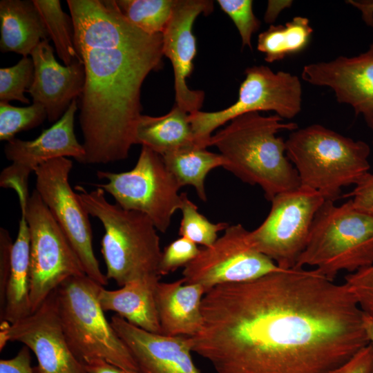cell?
<instances>
[{
    "instance_id": "obj_37",
    "label": "cell",
    "mask_w": 373,
    "mask_h": 373,
    "mask_svg": "<svg viewBox=\"0 0 373 373\" xmlns=\"http://www.w3.org/2000/svg\"><path fill=\"white\" fill-rule=\"evenodd\" d=\"M373 347L370 343L360 350L349 361L329 373H372Z\"/></svg>"
},
{
    "instance_id": "obj_17",
    "label": "cell",
    "mask_w": 373,
    "mask_h": 373,
    "mask_svg": "<svg viewBox=\"0 0 373 373\" xmlns=\"http://www.w3.org/2000/svg\"><path fill=\"white\" fill-rule=\"evenodd\" d=\"M301 77L313 86L330 88L337 102L350 105L373 131V41L357 56L307 64Z\"/></svg>"
},
{
    "instance_id": "obj_41",
    "label": "cell",
    "mask_w": 373,
    "mask_h": 373,
    "mask_svg": "<svg viewBox=\"0 0 373 373\" xmlns=\"http://www.w3.org/2000/svg\"><path fill=\"white\" fill-rule=\"evenodd\" d=\"M291 3V1H269L265 17V21L267 23L273 22L278 15V13L284 8L289 7Z\"/></svg>"
},
{
    "instance_id": "obj_27",
    "label": "cell",
    "mask_w": 373,
    "mask_h": 373,
    "mask_svg": "<svg viewBox=\"0 0 373 373\" xmlns=\"http://www.w3.org/2000/svg\"><path fill=\"white\" fill-rule=\"evenodd\" d=\"M32 1L42 18L49 39L52 40L57 53L64 65L82 61L75 46L72 18L62 10L60 1Z\"/></svg>"
},
{
    "instance_id": "obj_23",
    "label": "cell",
    "mask_w": 373,
    "mask_h": 373,
    "mask_svg": "<svg viewBox=\"0 0 373 373\" xmlns=\"http://www.w3.org/2000/svg\"><path fill=\"white\" fill-rule=\"evenodd\" d=\"M21 218L17 238L13 243L11 267L6 287L5 306L1 321L15 323L32 314L30 299V236L26 218L28 199L20 198Z\"/></svg>"
},
{
    "instance_id": "obj_38",
    "label": "cell",
    "mask_w": 373,
    "mask_h": 373,
    "mask_svg": "<svg viewBox=\"0 0 373 373\" xmlns=\"http://www.w3.org/2000/svg\"><path fill=\"white\" fill-rule=\"evenodd\" d=\"M0 373H34L30 349L25 345L15 357L1 359Z\"/></svg>"
},
{
    "instance_id": "obj_25",
    "label": "cell",
    "mask_w": 373,
    "mask_h": 373,
    "mask_svg": "<svg viewBox=\"0 0 373 373\" xmlns=\"http://www.w3.org/2000/svg\"><path fill=\"white\" fill-rule=\"evenodd\" d=\"M161 156L180 186H193L199 198L204 202L207 201L206 176L211 170L223 166L224 164L220 153L209 151L197 145L183 147Z\"/></svg>"
},
{
    "instance_id": "obj_35",
    "label": "cell",
    "mask_w": 373,
    "mask_h": 373,
    "mask_svg": "<svg viewBox=\"0 0 373 373\" xmlns=\"http://www.w3.org/2000/svg\"><path fill=\"white\" fill-rule=\"evenodd\" d=\"M14 242L7 229H0V314L5 306L6 291L11 267V254Z\"/></svg>"
},
{
    "instance_id": "obj_22",
    "label": "cell",
    "mask_w": 373,
    "mask_h": 373,
    "mask_svg": "<svg viewBox=\"0 0 373 373\" xmlns=\"http://www.w3.org/2000/svg\"><path fill=\"white\" fill-rule=\"evenodd\" d=\"M0 50L23 57L30 55L42 41L50 40L32 0L0 1Z\"/></svg>"
},
{
    "instance_id": "obj_42",
    "label": "cell",
    "mask_w": 373,
    "mask_h": 373,
    "mask_svg": "<svg viewBox=\"0 0 373 373\" xmlns=\"http://www.w3.org/2000/svg\"><path fill=\"white\" fill-rule=\"evenodd\" d=\"M363 325L369 343L373 347V318L363 314Z\"/></svg>"
},
{
    "instance_id": "obj_34",
    "label": "cell",
    "mask_w": 373,
    "mask_h": 373,
    "mask_svg": "<svg viewBox=\"0 0 373 373\" xmlns=\"http://www.w3.org/2000/svg\"><path fill=\"white\" fill-rule=\"evenodd\" d=\"M343 283L363 314L373 318V264L347 274Z\"/></svg>"
},
{
    "instance_id": "obj_4",
    "label": "cell",
    "mask_w": 373,
    "mask_h": 373,
    "mask_svg": "<svg viewBox=\"0 0 373 373\" xmlns=\"http://www.w3.org/2000/svg\"><path fill=\"white\" fill-rule=\"evenodd\" d=\"M80 202L104 229L101 241L108 280L119 287L140 279L161 277L159 266L162 251L157 229L142 213L124 209L109 202L99 187L92 191L76 187Z\"/></svg>"
},
{
    "instance_id": "obj_1",
    "label": "cell",
    "mask_w": 373,
    "mask_h": 373,
    "mask_svg": "<svg viewBox=\"0 0 373 373\" xmlns=\"http://www.w3.org/2000/svg\"><path fill=\"white\" fill-rule=\"evenodd\" d=\"M191 350L216 373H329L370 344L344 284L292 268L216 286Z\"/></svg>"
},
{
    "instance_id": "obj_36",
    "label": "cell",
    "mask_w": 373,
    "mask_h": 373,
    "mask_svg": "<svg viewBox=\"0 0 373 373\" xmlns=\"http://www.w3.org/2000/svg\"><path fill=\"white\" fill-rule=\"evenodd\" d=\"M343 196L352 197V204L356 209L373 215V173H365L353 190Z\"/></svg>"
},
{
    "instance_id": "obj_39",
    "label": "cell",
    "mask_w": 373,
    "mask_h": 373,
    "mask_svg": "<svg viewBox=\"0 0 373 373\" xmlns=\"http://www.w3.org/2000/svg\"><path fill=\"white\" fill-rule=\"evenodd\" d=\"M87 373H127L122 369L103 360L84 365Z\"/></svg>"
},
{
    "instance_id": "obj_20",
    "label": "cell",
    "mask_w": 373,
    "mask_h": 373,
    "mask_svg": "<svg viewBox=\"0 0 373 373\" xmlns=\"http://www.w3.org/2000/svg\"><path fill=\"white\" fill-rule=\"evenodd\" d=\"M205 294L201 285L186 283L182 278L160 281L155 302L162 334L191 337L198 334L203 322L202 303Z\"/></svg>"
},
{
    "instance_id": "obj_33",
    "label": "cell",
    "mask_w": 373,
    "mask_h": 373,
    "mask_svg": "<svg viewBox=\"0 0 373 373\" xmlns=\"http://www.w3.org/2000/svg\"><path fill=\"white\" fill-rule=\"evenodd\" d=\"M200 251L197 245L187 238L180 237L173 240L162 251L159 266L160 276H166L181 267H184Z\"/></svg>"
},
{
    "instance_id": "obj_18",
    "label": "cell",
    "mask_w": 373,
    "mask_h": 373,
    "mask_svg": "<svg viewBox=\"0 0 373 373\" xmlns=\"http://www.w3.org/2000/svg\"><path fill=\"white\" fill-rule=\"evenodd\" d=\"M34 79L28 93L34 103L42 105L49 122H56L74 99L80 97L85 83L84 64L77 61L61 66L54 55L49 40L41 41L32 50Z\"/></svg>"
},
{
    "instance_id": "obj_6",
    "label": "cell",
    "mask_w": 373,
    "mask_h": 373,
    "mask_svg": "<svg viewBox=\"0 0 373 373\" xmlns=\"http://www.w3.org/2000/svg\"><path fill=\"white\" fill-rule=\"evenodd\" d=\"M101 287L83 275L68 278L55 289L66 342L84 365L103 360L127 373H142L129 349L105 317L99 300Z\"/></svg>"
},
{
    "instance_id": "obj_10",
    "label": "cell",
    "mask_w": 373,
    "mask_h": 373,
    "mask_svg": "<svg viewBox=\"0 0 373 373\" xmlns=\"http://www.w3.org/2000/svg\"><path fill=\"white\" fill-rule=\"evenodd\" d=\"M26 218L30 236V299L33 313L64 280L86 274L78 256L35 189L28 198Z\"/></svg>"
},
{
    "instance_id": "obj_40",
    "label": "cell",
    "mask_w": 373,
    "mask_h": 373,
    "mask_svg": "<svg viewBox=\"0 0 373 373\" xmlns=\"http://www.w3.org/2000/svg\"><path fill=\"white\" fill-rule=\"evenodd\" d=\"M347 3L361 10L363 20L367 26H373V1L350 0Z\"/></svg>"
},
{
    "instance_id": "obj_8",
    "label": "cell",
    "mask_w": 373,
    "mask_h": 373,
    "mask_svg": "<svg viewBox=\"0 0 373 373\" xmlns=\"http://www.w3.org/2000/svg\"><path fill=\"white\" fill-rule=\"evenodd\" d=\"M107 180L95 186L113 196L122 208L140 212L152 221L157 231L169 229L173 215L182 204L181 188L159 153L142 146L138 160L130 171L113 173L99 171Z\"/></svg>"
},
{
    "instance_id": "obj_7",
    "label": "cell",
    "mask_w": 373,
    "mask_h": 373,
    "mask_svg": "<svg viewBox=\"0 0 373 373\" xmlns=\"http://www.w3.org/2000/svg\"><path fill=\"white\" fill-rule=\"evenodd\" d=\"M373 264V215L356 209L351 199L340 206L325 200L316 212L307 245L295 266L314 267L330 280Z\"/></svg>"
},
{
    "instance_id": "obj_12",
    "label": "cell",
    "mask_w": 373,
    "mask_h": 373,
    "mask_svg": "<svg viewBox=\"0 0 373 373\" xmlns=\"http://www.w3.org/2000/svg\"><path fill=\"white\" fill-rule=\"evenodd\" d=\"M72 168L68 157L42 164L34 172L35 190L78 256L86 275L105 286L108 280L95 256L89 214L69 182Z\"/></svg>"
},
{
    "instance_id": "obj_30",
    "label": "cell",
    "mask_w": 373,
    "mask_h": 373,
    "mask_svg": "<svg viewBox=\"0 0 373 373\" xmlns=\"http://www.w3.org/2000/svg\"><path fill=\"white\" fill-rule=\"evenodd\" d=\"M47 118L44 107L32 103L25 107H17L8 102H0V140L8 142L17 133L40 125Z\"/></svg>"
},
{
    "instance_id": "obj_14",
    "label": "cell",
    "mask_w": 373,
    "mask_h": 373,
    "mask_svg": "<svg viewBox=\"0 0 373 373\" xmlns=\"http://www.w3.org/2000/svg\"><path fill=\"white\" fill-rule=\"evenodd\" d=\"M8 341L22 343L33 352L37 359L34 373H87L64 335L55 290L28 316L12 324L1 321V351Z\"/></svg>"
},
{
    "instance_id": "obj_9",
    "label": "cell",
    "mask_w": 373,
    "mask_h": 373,
    "mask_svg": "<svg viewBox=\"0 0 373 373\" xmlns=\"http://www.w3.org/2000/svg\"><path fill=\"white\" fill-rule=\"evenodd\" d=\"M302 85L299 78L285 71L274 72L266 66H254L245 70L237 101L223 110L198 111L189 114L195 144L207 148L213 131L241 115L274 111L284 119H292L301 110Z\"/></svg>"
},
{
    "instance_id": "obj_21",
    "label": "cell",
    "mask_w": 373,
    "mask_h": 373,
    "mask_svg": "<svg viewBox=\"0 0 373 373\" xmlns=\"http://www.w3.org/2000/svg\"><path fill=\"white\" fill-rule=\"evenodd\" d=\"M160 279L156 276L137 280L115 290L102 286L99 291L100 305L104 312H114L139 328L162 334L155 302Z\"/></svg>"
},
{
    "instance_id": "obj_15",
    "label": "cell",
    "mask_w": 373,
    "mask_h": 373,
    "mask_svg": "<svg viewBox=\"0 0 373 373\" xmlns=\"http://www.w3.org/2000/svg\"><path fill=\"white\" fill-rule=\"evenodd\" d=\"M78 102L74 99L63 116L33 140L15 138L7 142L4 153L12 163L0 174V186L13 189L18 195H30L28 177L42 164L59 157H72L79 162L84 149L75 134V115Z\"/></svg>"
},
{
    "instance_id": "obj_13",
    "label": "cell",
    "mask_w": 373,
    "mask_h": 373,
    "mask_svg": "<svg viewBox=\"0 0 373 373\" xmlns=\"http://www.w3.org/2000/svg\"><path fill=\"white\" fill-rule=\"evenodd\" d=\"M284 270L252 245L249 231L241 224L229 225L223 235L184 267L186 283L198 284L205 293L225 284L253 280Z\"/></svg>"
},
{
    "instance_id": "obj_19",
    "label": "cell",
    "mask_w": 373,
    "mask_h": 373,
    "mask_svg": "<svg viewBox=\"0 0 373 373\" xmlns=\"http://www.w3.org/2000/svg\"><path fill=\"white\" fill-rule=\"evenodd\" d=\"M111 324L126 345L142 373H201L187 336H168L139 328L117 314Z\"/></svg>"
},
{
    "instance_id": "obj_32",
    "label": "cell",
    "mask_w": 373,
    "mask_h": 373,
    "mask_svg": "<svg viewBox=\"0 0 373 373\" xmlns=\"http://www.w3.org/2000/svg\"><path fill=\"white\" fill-rule=\"evenodd\" d=\"M217 2L236 26L240 35L242 46H247L251 49V37L260 27V21L253 11V1L218 0Z\"/></svg>"
},
{
    "instance_id": "obj_24",
    "label": "cell",
    "mask_w": 373,
    "mask_h": 373,
    "mask_svg": "<svg viewBox=\"0 0 373 373\" xmlns=\"http://www.w3.org/2000/svg\"><path fill=\"white\" fill-rule=\"evenodd\" d=\"M135 144L149 147L160 155L196 145L189 114L176 104L166 115H142L137 123Z\"/></svg>"
},
{
    "instance_id": "obj_2",
    "label": "cell",
    "mask_w": 373,
    "mask_h": 373,
    "mask_svg": "<svg viewBox=\"0 0 373 373\" xmlns=\"http://www.w3.org/2000/svg\"><path fill=\"white\" fill-rule=\"evenodd\" d=\"M74 41L85 70L79 125L85 164L125 160L142 115L141 89L163 67L162 35L128 21L115 0H67Z\"/></svg>"
},
{
    "instance_id": "obj_26",
    "label": "cell",
    "mask_w": 373,
    "mask_h": 373,
    "mask_svg": "<svg viewBox=\"0 0 373 373\" xmlns=\"http://www.w3.org/2000/svg\"><path fill=\"white\" fill-rule=\"evenodd\" d=\"M314 30L307 17L297 16L285 25H270L258 37L257 49L272 63L302 52L309 44Z\"/></svg>"
},
{
    "instance_id": "obj_3",
    "label": "cell",
    "mask_w": 373,
    "mask_h": 373,
    "mask_svg": "<svg viewBox=\"0 0 373 373\" xmlns=\"http://www.w3.org/2000/svg\"><path fill=\"white\" fill-rule=\"evenodd\" d=\"M282 119L276 114L247 113L231 120L209 142L224 158L223 168L245 183L260 186L270 202L276 195L300 186L298 174L286 155L285 141L277 136L280 131L296 130L298 124Z\"/></svg>"
},
{
    "instance_id": "obj_16",
    "label": "cell",
    "mask_w": 373,
    "mask_h": 373,
    "mask_svg": "<svg viewBox=\"0 0 373 373\" xmlns=\"http://www.w3.org/2000/svg\"><path fill=\"white\" fill-rule=\"evenodd\" d=\"M213 10L211 0H175L172 16L162 34L163 55L173 69L175 104L189 114L200 111L204 98L203 91L192 90L186 83L197 53L193 26L198 15H207Z\"/></svg>"
},
{
    "instance_id": "obj_28",
    "label": "cell",
    "mask_w": 373,
    "mask_h": 373,
    "mask_svg": "<svg viewBox=\"0 0 373 373\" xmlns=\"http://www.w3.org/2000/svg\"><path fill=\"white\" fill-rule=\"evenodd\" d=\"M115 1L126 19L149 35L162 34L175 3V0Z\"/></svg>"
},
{
    "instance_id": "obj_29",
    "label": "cell",
    "mask_w": 373,
    "mask_h": 373,
    "mask_svg": "<svg viewBox=\"0 0 373 373\" xmlns=\"http://www.w3.org/2000/svg\"><path fill=\"white\" fill-rule=\"evenodd\" d=\"M182 204L180 210L182 218L179 235L204 247L211 246L218 238V233L225 230L227 222H211L198 211V207L189 200L186 193H182Z\"/></svg>"
},
{
    "instance_id": "obj_5",
    "label": "cell",
    "mask_w": 373,
    "mask_h": 373,
    "mask_svg": "<svg viewBox=\"0 0 373 373\" xmlns=\"http://www.w3.org/2000/svg\"><path fill=\"white\" fill-rule=\"evenodd\" d=\"M285 147L300 186L316 191L325 200H336L343 187L355 186L370 168L367 143L321 124L293 131Z\"/></svg>"
},
{
    "instance_id": "obj_31",
    "label": "cell",
    "mask_w": 373,
    "mask_h": 373,
    "mask_svg": "<svg viewBox=\"0 0 373 373\" xmlns=\"http://www.w3.org/2000/svg\"><path fill=\"white\" fill-rule=\"evenodd\" d=\"M34 64L32 58L23 57L19 61L11 66L0 68V101L8 102L17 100L28 104L25 97L34 79Z\"/></svg>"
},
{
    "instance_id": "obj_11",
    "label": "cell",
    "mask_w": 373,
    "mask_h": 373,
    "mask_svg": "<svg viewBox=\"0 0 373 373\" xmlns=\"http://www.w3.org/2000/svg\"><path fill=\"white\" fill-rule=\"evenodd\" d=\"M325 200L316 191L303 186L276 195L267 218L249 231L252 245L280 268H294L307 245L315 215Z\"/></svg>"
}]
</instances>
